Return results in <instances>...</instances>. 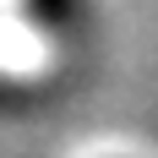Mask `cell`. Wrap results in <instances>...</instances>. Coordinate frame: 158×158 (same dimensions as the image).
Listing matches in <instances>:
<instances>
[{
	"instance_id": "cell-2",
	"label": "cell",
	"mask_w": 158,
	"mask_h": 158,
	"mask_svg": "<svg viewBox=\"0 0 158 158\" xmlns=\"http://www.w3.org/2000/svg\"><path fill=\"white\" fill-rule=\"evenodd\" d=\"M0 11H27V0H0Z\"/></svg>"
},
{
	"instance_id": "cell-1",
	"label": "cell",
	"mask_w": 158,
	"mask_h": 158,
	"mask_svg": "<svg viewBox=\"0 0 158 158\" xmlns=\"http://www.w3.org/2000/svg\"><path fill=\"white\" fill-rule=\"evenodd\" d=\"M55 65V44L49 33H38L27 22V11H0V77L33 82Z\"/></svg>"
}]
</instances>
